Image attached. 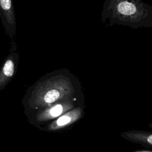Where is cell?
Segmentation results:
<instances>
[{"instance_id":"cell-1","label":"cell","mask_w":152,"mask_h":152,"mask_svg":"<svg viewBox=\"0 0 152 152\" xmlns=\"http://www.w3.org/2000/svg\"><path fill=\"white\" fill-rule=\"evenodd\" d=\"M76 97H84L78 79L68 69L46 73L29 86L21 103L26 116L58 102Z\"/></svg>"},{"instance_id":"cell-4","label":"cell","mask_w":152,"mask_h":152,"mask_svg":"<svg viewBox=\"0 0 152 152\" xmlns=\"http://www.w3.org/2000/svg\"><path fill=\"white\" fill-rule=\"evenodd\" d=\"M17 49L16 42L11 41L10 53L0 68V92L11 81L17 72L20 59V55Z\"/></svg>"},{"instance_id":"cell-6","label":"cell","mask_w":152,"mask_h":152,"mask_svg":"<svg viewBox=\"0 0 152 152\" xmlns=\"http://www.w3.org/2000/svg\"><path fill=\"white\" fill-rule=\"evenodd\" d=\"M0 18L5 33L11 41H15L16 18L12 0H0Z\"/></svg>"},{"instance_id":"cell-9","label":"cell","mask_w":152,"mask_h":152,"mask_svg":"<svg viewBox=\"0 0 152 152\" xmlns=\"http://www.w3.org/2000/svg\"><path fill=\"white\" fill-rule=\"evenodd\" d=\"M148 126L150 128H151L152 129V122H151L150 124H149L148 125Z\"/></svg>"},{"instance_id":"cell-8","label":"cell","mask_w":152,"mask_h":152,"mask_svg":"<svg viewBox=\"0 0 152 152\" xmlns=\"http://www.w3.org/2000/svg\"><path fill=\"white\" fill-rule=\"evenodd\" d=\"M131 152H152V150H135Z\"/></svg>"},{"instance_id":"cell-7","label":"cell","mask_w":152,"mask_h":152,"mask_svg":"<svg viewBox=\"0 0 152 152\" xmlns=\"http://www.w3.org/2000/svg\"><path fill=\"white\" fill-rule=\"evenodd\" d=\"M120 136L129 142L144 147L152 148V132L132 129L121 132Z\"/></svg>"},{"instance_id":"cell-3","label":"cell","mask_w":152,"mask_h":152,"mask_svg":"<svg viewBox=\"0 0 152 152\" xmlns=\"http://www.w3.org/2000/svg\"><path fill=\"white\" fill-rule=\"evenodd\" d=\"M144 4L140 1L135 0H111L110 5L106 9H112V14L115 15L116 18L125 20L129 23L139 21L144 19L145 11Z\"/></svg>"},{"instance_id":"cell-2","label":"cell","mask_w":152,"mask_h":152,"mask_svg":"<svg viewBox=\"0 0 152 152\" xmlns=\"http://www.w3.org/2000/svg\"><path fill=\"white\" fill-rule=\"evenodd\" d=\"M84 104V97L67 99L39 109L27 116L28 122L39 128L58 118L68 110Z\"/></svg>"},{"instance_id":"cell-5","label":"cell","mask_w":152,"mask_h":152,"mask_svg":"<svg viewBox=\"0 0 152 152\" xmlns=\"http://www.w3.org/2000/svg\"><path fill=\"white\" fill-rule=\"evenodd\" d=\"M84 114V104L76 106L45 125L40 127L42 131L49 132H56L65 129L77 122Z\"/></svg>"}]
</instances>
